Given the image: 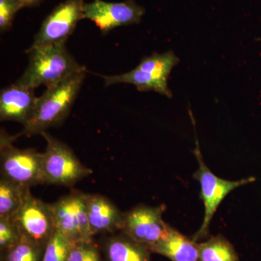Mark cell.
Returning <instances> with one entry per match:
<instances>
[{"label": "cell", "mask_w": 261, "mask_h": 261, "mask_svg": "<svg viewBox=\"0 0 261 261\" xmlns=\"http://www.w3.org/2000/svg\"><path fill=\"white\" fill-rule=\"evenodd\" d=\"M85 70L47 88L42 96L37 97L34 112L18 136L42 135L51 127L61 125L69 115L80 93Z\"/></svg>", "instance_id": "obj_1"}, {"label": "cell", "mask_w": 261, "mask_h": 261, "mask_svg": "<svg viewBox=\"0 0 261 261\" xmlns=\"http://www.w3.org/2000/svg\"><path fill=\"white\" fill-rule=\"evenodd\" d=\"M29 63L18 83L35 89L56 85L70 75L85 70L68 51L65 43L30 47Z\"/></svg>", "instance_id": "obj_2"}, {"label": "cell", "mask_w": 261, "mask_h": 261, "mask_svg": "<svg viewBox=\"0 0 261 261\" xmlns=\"http://www.w3.org/2000/svg\"><path fill=\"white\" fill-rule=\"evenodd\" d=\"M47 142L42 153V177L44 185L71 187L92 174L90 168L82 164L73 151L63 142L43 132Z\"/></svg>", "instance_id": "obj_3"}, {"label": "cell", "mask_w": 261, "mask_h": 261, "mask_svg": "<svg viewBox=\"0 0 261 261\" xmlns=\"http://www.w3.org/2000/svg\"><path fill=\"white\" fill-rule=\"evenodd\" d=\"M15 136L2 130L0 138L1 177L31 188L44 185L42 153L34 149H18L13 145Z\"/></svg>", "instance_id": "obj_4"}, {"label": "cell", "mask_w": 261, "mask_h": 261, "mask_svg": "<svg viewBox=\"0 0 261 261\" xmlns=\"http://www.w3.org/2000/svg\"><path fill=\"white\" fill-rule=\"evenodd\" d=\"M194 153L199 166L198 170L194 173V178L200 183L201 199L205 207L202 224L192 238V240L197 242L207 238L211 221L226 196L239 187L255 181V178L250 176L238 181H229L215 175L204 162L197 139Z\"/></svg>", "instance_id": "obj_5"}, {"label": "cell", "mask_w": 261, "mask_h": 261, "mask_svg": "<svg viewBox=\"0 0 261 261\" xmlns=\"http://www.w3.org/2000/svg\"><path fill=\"white\" fill-rule=\"evenodd\" d=\"M166 206L141 205L124 213L121 232L149 250L167 232L169 225L163 219Z\"/></svg>", "instance_id": "obj_6"}, {"label": "cell", "mask_w": 261, "mask_h": 261, "mask_svg": "<svg viewBox=\"0 0 261 261\" xmlns=\"http://www.w3.org/2000/svg\"><path fill=\"white\" fill-rule=\"evenodd\" d=\"M51 205L56 229L73 243L93 240L89 228L85 193L71 192Z\"/></svg>", "instance_id": "obj_7"}, {"label": "cell", "mask_w": 261, "mask_h": 261, "mask_svg": "<svg viewBox=\"0 0 261 261\" xmlns=\"http://www.w3.org/2000/svg\"><path fill=\"white\" fill-rule=\"evenodd\" d=\"M12 221L22 238L42 247H45L56 230L51 204L29 195Z\"/></svg>", "instance_id": "obj_8"}, {"label": "cell", "mask_w": 261, "mask_h": 261, "mask_svg": "<svg viewBox=\"0 0 261 261\" xmlns=\"http://www.w3.org/2000/svg\"><path fill=\"white\" fill-rule=\"evenodd\" d=\"M84 0H65L44 19L30 47L65 43L77 23L85 18Z\"/></svg>", "instance_id": "obj_9"}, {"label": "cell", "mask_w": 261, "mask_h": 261, "mask_svg": "<svg viewBox=\"0 0 261 261\" xmlns=\"http://www.w3.org/2000/svg\"><path fill=\"white\" fill-rule=\"evenodd\" d=\"M85 18L93 21L106 34L117 27L139 23L145 10L134 0L122 3H108L94 0L84 6Z\"/></svg>", "instance_id": "obj_10"}, {"label": "cell", "mask_w": 261, "mask_h": 261, "mask_svg": "<svg viewBox=\"0 0 261 261\" xmlns=\"http://www.w3.org/2000/svg\"><path fill=\"white\" fill-rule=\"evenodd\" d=\"M34 89L16 83L2 89L0 120L25 125L32 116L37 103Z\"/></svg>", "instance_id": "obj_11"}, {"label": "cell", "mask_w": 261, "mask_h": 261, "mask_svg": "<svg viewBox=\"0 0 261 261\" xmlns=\"http://www.w3.org/2000/svg\"><path fill=\"white\" fill-rule=\"evenodd\" d=\"M89 228L92 237L99 233L121 231L123 215L108 197L98 194H86Z\"/></svg>", "instance_id": "obj_12"}, {"label": "cell", "mask_w": 261, "mask_h": 261, "mask_svg": "<svg viewBox=\"0 0 261 261\" xmlns=\"http://www.w3.org/2000/svg\"><path fill=\"white\" fill-rule=\"evenodd\" d=\"M150 252L171 261H199V243L171 226L159 243L150 249Z\"/></svg>", "instance_id": "obj_13"}, {"label": "cell", "mask_w": 261, "mask_h": 261, "mask_svg": "<svg viewBox=\"0 0 261 261\" xmlns=\"http://www.w3.org/2000/svg\"><path fill=\"white\" fill-rule=\"evenodd\" d=\"M104 252L107 261H152L148 248L122 232L108 238Z\"/></svg>", "instance_id": "obj_14"}, {"label": "cell", "mask_w": 261, "mask_h": 261, "mask_svg": "<svg viewBox=\"0 0 261 261\" xmlns=\"http://www.w3.org/2000/svg\"><path fill=\"white\" fill-rule=\"evenodd\" d=\"M31 195L30 188L0 178V218L11 219Z\"/></svg>", "instance_id": "obj_15"}, {"label": "cell", "mask_w": 261, "mask_h": 261, "mask_svg": "<svg viewBox=\"0 0 261 261\" xmlns=\"http://www.w3.org/2000/svg\"><path fill=\"white\" fill-rule=\"evenodd\" d=\"M178 62L179 59L172 51L161 54L154 53L143 58L137 67L152 75L163 87L168 89V77Z\"/></svg>", "instance_id": "obj_16"}, {"label": "cell", "mask_w": 261, "mask_h": 261, "mask_svg": "<svg viewBox=\"0 0 261 261\" xmlns=\"http://www.w3.org/2000/svg\"><path fill=\"white\" fill-rule=\"evenodd\" d=\"M199 261H240L232 244L219 234L199 243Z\"/></svg>", "instance_id": "obj_17"}, {"label": "cell", "mask_w": 261, "mask_h": 261, "mask_svg": "<svg viewBox=\"0 0 261 261\" xmlns=\"http://www.w3.org/2000/svg\"><path fill=\"white\" fill-rule=\"evenodd\" d=\"M73 245L71 240L56 228L44 247L42 261H68Z\"/></svg>", "instance_id": "obj_18"}, {"label": "cell", "mask_w": 261, "mask_h": 261, "mask_svg": "<svg viewBox=\"0 0 261 261\" xmlns=\"http://www.w3.org/2000/svg\"><path fill=\"white\" fill-rule=\"evenodd\" d=\"M44 249L22 238L15 246L3 253V261H42Z\"/></svg>", "instance_id": "obj_19"}, {"label": "cell", "mask_w": 261, "mask_h": 261, "mask_svg": "<svg viewBox=\"0 0 261 261\" xmlns=\"http://www.w3.org/2000/svg\"><path fill=\"white\" fill-rule=\"evenodd\" d=\"M68 261H101L100 253L93 240L78 242L73 243Z\"/></svg>", "instance_id": "obj_20"}, {"label": "cell", "mask_w": 261, "mask_h": 261, "mask_svg": "<svg viewBox=\"0 0 261 261\" xmlns=\"http://www.w3.org/2000/svg\"><path fill=\"white\" fill-rule=\"evenodd\" d=\"M20 231L11 219L0 218V250L4 253L21 240Z\"/></svg>", "instance_id": "obj_21"}, {"label": "cell", "mask_w": 261, "mask_h": 261, "mask_svg": "<svg viewBox=\"0 0 261 261\" xmlns=\"http://www.w3.org/2000/svg\"><path fill=\"white\" fill-rule=\"evenodd\" d=\"M23 8L20 0H0V30L2 33L11 28L15 14Z\"/></svg>", "instance_id": "obj_22"}, {"label": "cell", "mask_w": 261, "mask_h": 261, "mask_svg": "<svg viewBox=\"0 0 261 261\" xmlns=\"http://www.w3.org/2000/svg\"><path fill=\"white\" fill-rule=\"evenodd\" d=\"M42 0H20L23 7H34L39 5Z\"/></svg>", "instance_id": "obj_23"}]
</instances>
